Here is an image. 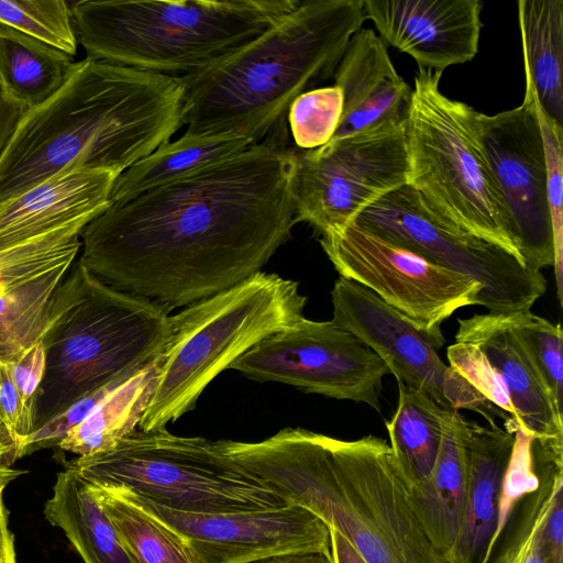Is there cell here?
<instances>
[{
	"instance_id": "6da1fadb",
	"label": "cell",
	"mask_w": 563,
	"mask_h": 563,
	"mask_svg": "<svg viewBox=\"0 0 563 563\" xmlns=\"http://www.w3.org/2000/svg\"><path fill=\"white\" fill-rule=\"evenodd\" d=\"M284 134L111 203L81 230L78 263L168 311L262 272L297 223Z\"/></svg>"
},
{
	"instance_id": "7a4b0ae2",
	"label": "cell",
	"mask_w": 563,
	"mask_h": 563,
	"mask_svg": "<svg viewBox=\"0 0 563 563\" xmlns=\"http://www.w3.org/2000/svg\"><path fill=\"white\" fill-rule=\"evenodd\" d=\"M184 117L179 76L86 57L26 112L0 155V205L66 169L120 175L167 143Z\"/></svg>"
},
{
	"instance_id": "3957f363",
	"label": "cell",
	"mask_w": 563,
	"mask_h": 563,
	"mask_svg": "<svg viewBox=\"0 0 563 563\" xmlns=\"http://www.w3.org/2000/svg\"><path fill=\"white\" fill-rule=\"evenodd\" d=\"M213 444L287 505L341 533L366 563H446L417 518L385 440L284 428L258 442Z\"/></svg>"
},
{
	"instance_id": "277c9868",
	"label": "cell",
	"mask_w": 563,
	"mask_h": 563,
	"mask_svg": "<svg viewBox=\"0 0 563 563\" xmlns=\"http://www.w3.org/2000/svg\"><path fill=\"white\" fill-rule=\"evenodd\" d=\"M364 0H306L263 34L179 76L186 132L240 133L261 142L285 126L290 103L334 76L365 21Z\"/></svg>"
},
{
	"instance_id": "5b68a950",
	"label": "cell",
	"mask_w": 563,
	"mask_h": 563,
	"mask_svg": "<svg viewBox=\"0 0 563 563\" xmlns=\"http://www.w3.org/2000/svg\"><path fill=\"white\" fill-rule=\"evenodd\" d=\"M169 318L166 308L107 286L77 261L49 303L33 432L81 397L154 362Z\"/></svg>"
},
{
	"instance_id": "8992f818",
	"label": "cell",
	"mask_w": 563,
	"mask_h": 563,
	"mask_svg": "<svg viewBox=\"0 0 563 563\" xmlns=\"http://www.w3.org/2000/svg\"><path fill=\"white\" fill-rule=\"evenodd\" d=\"M299 0L78 1L70 5L87 57L186 75L246 45Z\"/></svg>"
},
{
	"instance_id": "52a82bcc",
	"label": "cell",
	"mask_w": 563,
	"mask_h": 563,
	"mask_svg": "<svg viewBox=\"0 0 563 563\" xmlns=\"http://www.w3.org/2000/svg\"><path fill=\"white\" fill-rule=\"evenodd\" d=\"M299 284L258 272L169 318V334L139 429H165L191 411L206 387L265 338L303 317Z\"/></svg>"
},
{
	"instance_id": "ba28073f",
	"label": "cell",
	"mask_w": 563,
	"mask_h": 563,
	"mask_svg": "<svg viewBox=\"0 0 563 563\" xmlns=\"http://www.w3.org/2000/svg\"><path fill=\"white\" fill-rule=\"evenodd\" d=\"M441 76L427 68L415 76L405 122L408 184L445 228L476 235L522 261L485 154L481 112L443 95Z\"/></svg>"
},
{
	"instance_id": "9c48e42d",
	"label": "cell",
	"mask_w": 563,
	"mask_h": 563,
	"mask_svg": "<svg viewBox=\"0 0 563 563\" xmlns=\"http://www.w3.org/2000/svg\"><path fill=\"white\" fill-rule=\"evenodd\" d=\"M67 466L87 482L190 514L282 508L262 481L219 452L213 441L165 429H136L112 450L78 456Z\"/></svg>"
},
{
	"instance_id": "30bf717a",
	"label": "cell",
	"mask_w": 563,
	"mask_h": 563,
	"mask_svg": "<svg viewBox=\"0 0 563 563\" xmlns=\"http://www.w3.org/2000/svg\"><path fill=\"white\" fill-rule=\"evenodd\" d=\"M353 222L434 264L473 278L482 287L477 306L488 312L529 311L547 290L541 271L529 268L492 242L445 228L409 184L372 202Z\"/></svg>"
},
{
	"instance_id": "8fae6325",
	"label": "cell",
	"mask_w": 563,
	"mask_h": 563,
	"mask_svg": "<svg viewBox=\"0 0 563 563\" xmlns=\"http://www.w3.org/2000/svg\"><path fill=\"white\" fill-rule=\"evenodd\" d=\"M405 122L292 151L289 179L297 222L320 235L353 222L372 202L408 184Z\"/></svg>"
},
{
	"instance_id": "7c38bea8",
	"label": "cell",
	"mask_w": 563,
	"mask_h": 563,
	"mask_svg": "<svg viewBox=\"0 0 563 563\" xmlns=\"http://www.w3.org/2000/svg\"><path fill=\"white\" fill-rule=\"evenodd\" d=\"M319 243L341 277L366 287L419 330L444 339L442 322L477 306L481 285L351 222L320 234Z\"/></svg>"
},
{
	"instance_id": "4fadbf2b",
	"label": "cell",
	"mask_w": 563,
	"mask_h": 563,
	"mask_svg": "<svg viewBox=\"0 0 563 563\" xmlns=\"http://www.w3.org/2000/svg\"><path fill=\"white\" fill-rule=\"evenodd\" d=\"M250 379L276 382L305 393L366 404L380 411L384 361L365 343L330 321L305 316L236 360L231 367Z\"/></svg>"
},
{
	"instance_id": "5bb4252c",
	"label": "cell",
	"mask_w": 563,
	"mask_h": 563,
	"mask_svg": "<svg viewBox=\"0 0 563 563\" xmlns=\"http://www.w3.org/2000/svg\"><path fill=\"white\" fill-rule=\"evenodd\" d=\"M332 322L349 331L386 364L397 382L428 394L443 409H467L489 424L494 409L438 351L445 340L419 330L402 313L358 283L339 277L331 290Z\"/></svg>"
},
{
	"instance_id": "9a60e30c",
	"label": "cell",
	"mask_w": 563,
	"mask_h": 563,
	"mask_svg": "<svg viewBox=\"0 0 563 563\" xmlns=\"http://www.w3.org/2000/svg\"><path fill=\"white\" fill-rule=\"evenodd\" d=\"M481 136L519 254L531 269L554 266L548 174L534 93L526 79L520 106L479 114Z\"/></svg>"
},
{
	"instance_id": "2e32d148",
	"label": "cell",
	"mask_w": 563,
	"mask_h": 563,
	"mask_svg": "<svg viewBox=\"0 0 563 563\" xmlns=\"http://www.w3.org/2000/svg\"><path fill=\"white\" fill-rule=\"evenodd\" d=\"M113 490L178 533L199 563H247L297 552L331 555L329 527L298 505L265 510L190 514Z\"/></svg>"
},
{
	"instance_id": "e0dca14e",
	"label": "cell",
	"mask_w": 563,
	"mask_h": 563,
	"mask_svg": "<svg viewBox=\"0 0 563 563\" xmlns=\"http://www.w3.org/2000/svg\"><path fill=\"white\" fill-rule=\"evenodd\" d=\"M78 221L0 251V363L38 342L49 303L81 246Z\"/></svg>"
},
{
	"instance_id": "ac0fdd59",
	"label": "cell",
	"mask_w": 563,
	"mask_h": 563,
	"mask_svg": "<svg viewBox=\"0 0 563 563\" xmlns=\"http://www.w3.org/2000/svg\"><path fill=\"white\" fill-rule=\"evenodd\" d=\"M482 9L479 0H364L383 41L441 73L477 54Z\"/></svg>"
},
{
	"instance_id": "d6986e66",
	"label": "cell",
	"mask_w": 563,
	"mask_h": 563,
	"mask_svg": "<svg viewBox=\"0 0 563 563\" xmlns=\"http://www.w3.org/2000/svg\"><path fill=\"white\" fill-rule=\"evenodd\" d=\"M333 77L343 111L331 140L406 121L412 88L398 75L386 44L372 29L353 34Z\"/></svg>"
},
{
	"instance_id": "ffe728a7",
	"label": "cell",
	"mask_w": 563,
	"mask_h": 563,
	"mask_svg": "<svg viewBox=\"0 0 563 563\" xmlns=\"http://www.w3.org/2000/svg\"><path fill=\"white\" fill-rule=\"evenodd\" d=\"M119 175L106 169L60 172L0 205V251L103 212Z\"/></svg>"
},
{
	"instance_id": "44dd1931",
	"label": "cell",
	"mask_w": 563,
	"mask_h": 563,
	"mask_svg": "<svg viewBox=\"0 0 563 563\" xmlns=\"http://www.w3.org/2000/svg\"><path fill=\"white\" fill-rule=\"evenodd\" d=\"M455 342L478 347L506 385L515 421L538 438H562L563 416L517 338L511 313H481L457 319Z\"/></svg>"
},
{
	"instance_id": "7402d4cb",
	"label": "cell",
	"mask_w": 563,
	"mask_h": 563,
	"mask_svg": "<svg viewBox=\"0 0 563 563\" xmlns=\"http://www.w3.org/2000/svg\"><path fill=\"white\" fill-rule=\"evenodd\" d=\"M515 434L468 422V483L461 528L449 563H487L498 527L504 477Z\"/></svg>"
},
{
	"instance_id": "603a6c76",
	"label": "cell",
	"mask_w": 563,
	"mask_h": 563,
	"mask_svg": "<svg viewBox=\"0 0 563 563\" xmlns=\"http://www.w3.org/2000/svg\"><path fill=\"white\" fill-rule=\"evenodd\" d=\"M468 422L444 409L439 454L429 479L409 490L412 509L446 563L461 528L468 483Z\"/></svg>"
},
{
	"instance_id": "cb8c5ba5",
	"label": "cell",
	"mask_w": 563,
	"mask_h": 563,
	"mask_svg": "<svg viewBox=\"0 0 563 563\" xmlns=\"http://www.w3.org/2000/svg\"><path fill=\"white\" fill-rule=\"evenodd\" d=\"M44 516L84 563H133L92 487L73 467L57 474Z\"/></svg>"
},
{
	"instance_id": "d4e9b609",
	"label": "cell",
	"mask_w": 563,
	"mask_h": 563,
	"mask_svg": "<svg viewBox=\"0 0 563 563\" xmlns=\"http://www.w3.org/2000/svg\"><path fill=\"white\" fill-rule=\"evenodd\" d=\"M255 143L253 139L233 132H185L120 174L113 183L110 201L129 200L145 190L231 157Z\"/></svg>"
},
{
	"instance_id": "484cf974",
	"label": "cell",
	"mask_w": 563,
	"mask_h": 563,
	"mask_svg": "<svg viewBox=\"0 0 563 563\" xmlns=\"http://www.w3.org/2000/svg\"><path fill=\"white\" fill-rule=\"evenodd\" d=\"M517 5L526 79L542 110L563 125V1Z\"/></svg>"
},
{
	"instance_id": "4316f807",
	"label": "cell",
	"mask_w": 563,
	"mask_h": 563,
	"mask_svg": "<svg viewBox=\"0 0 563 563\" xmlns=\"http://www.w3.org/2000/svg\"><path fill=\"white\" fill-rule=\"evenodd\" d=\"M398 404L386 421L389 448L409 490L426 483L435 464L442 441L443 411L428 394L401 382Z\"/></svg>"
},
{
	"instance_id": "83f0119b",
	"label": "cell",
	"mask_w": 563,
	"mask_h": 563,
	"mask_svg": "<svg viewBox=\"0 0 563 563\" xmlns=\"http://www.w3.org/2000/svg\"><path fill=\"white\" fill-rule=\"evenodd\" d=\"M76 65L71 55L0 23V81L29 110L53 97Z\"/></svg>"
},
{
	"instance_id": "f1b7e54d",
	"label": "cell",
	"mask_w": 563,
	"mask_h": 563,
	"mask_svg": "<svg viewBox=\"0 0 563 563\" xmlns=\"http://www.w3.org/2000/svg\"><path fill=\"white\" fill-rule=\"evenodd\" d=\"M159 368V356L104 398L57 445L78 456L112 450L136 429L151 399Z\"/></svg>"
},
{
	"instance_id": "f546056e",
	"label": "cell",
	"mask_w": 563,
	"mask_h": 563,
	"mask_svg": "<svg viewBox=\"0 0 563 563\" xmlns=\"http://www.w3.org/2000/svg\"><path fill=\"white\" fill-rule=\"evenodd\" d=\"M90 486L133 563H199L180 536L169 527L115 490Z\"/></svg>"
},
{
	"instance_id": "4dcf8cb0",
	"label": "cell",
	"mask_w": 563,
	"mask_h": 563,
	"mask_svg": "<svg viewBox=\"0 0 563 563\" xmlns=\"http://www.w3.org/2000/svg\"><path fill=\"white\" fill-rule=\"evenodd\" d=\"M0 23L69 55L77 51L70 7L64 0H0Z\"/></svg>"
},
{
	"instance_id": "1f68e13d",
	"label": "cell",
	"mask_w": 563,
	"mask_h": 563,
	"mask_svg": "<svg viewBox=\"0 0 563 563\" xmlns=\"http://www.w3.org/2000/svg\"><path fill=\"white\" fill-rule=\"evenodd\" d=\"M514 331L563 416V334L560 323L529 311L511 313Z\"/></svg>"
},
{
	"instance_id": "d6a6232c",
	"label": "cell",
	"mask_w": 563,
	"mask_h": 563,
	"mask_svg": "<svg viewBox=\"0 0 563 563\" xmlns=\"http://www.w3.org/2000/svg\"><path fill=\"white\" fill-rule=\"evenodd\" d=\"M342 111V92L334 85L299 95L287 111L296 145L306 151L330 142L339 126Z\"/></svg>"
},
{
	"instance_id": "836d02e7",
	"label": "cell",
	"mask_w": 563,
	"mask_h": 563,
	"mask_svg": "<svg viewBox=\"0 0 563 563\" xmlns=\"http://www.w3.org/2000/svg\"><path fill=\"white\" fill-rule=\"evenodd\" d=\"M536 99V96H534ZM536 110L542 135L547 174L548 202L554 243V275L558 298L562 302L563 264V125L551 119L536 99Z\"/></svg>"
},
{
	"instance_id": "e575fe53",
	"label": "cell",
	"mask_w": 563,
	"mask_h": 563,
	"mask_svg": "<svg viewBox=\"0 0 563 563\" xmlns=\"http://www.w3.org/2000/svg\"><path fill=\"white\" fill-rule=\"evenodd\" d=\"M540 457L542 475L536 495L544 563H563V454L540 444Z\"/></svg>"
},
{
	"instance_id": "d590c367",
	"label": "cell",
	"mask_w": 563,
	"mask_h": 563,
	"mask_svg": "<svg viewBox=\"0 0 563 563\" xmlns=\"http://www.w3.org/2000/svg\"><path fill=\"white\" fill-rule=\"evenodd\" d=\"M446 356L451 367L461 374L487 401L505 413L511 423L517 424L509 391L478 347L464 342H455L448 347Z\"/></svg>"
},
{
	"instance_id": "8d00e7d4",
	"label": "cell",
	"mask_w": 563,
	"mask_h": 563,
	"mask_svg": "<svg viewBox=\"0 0 563 563\" xmlns=\"http://www.w3.org/2000/svg\"><path fill=\"white\" fill-rule=\"evenodd\" d=\"M496 563H544L537 495L528 499L522 519Z\"/></svg>"
},
{
	"instance_id": "74e56055",
	"label": "cell",
	"mask_w": 563,
	"mask_h": 563,
	"mask_svg": "<svg viewBox=\"0 0 563 563\" xmlns=\"http://www.w3.org/2000/svg\"><path fill=\"white\" fill-rule=\"evenodd\" d=\"M5 364L24 410L34 427L35 404L45 372V352L42 340L25 350L15 360Z\"/></svg>"
},
{
	"instance_id": "f35d334b",
	"label": "cell",
	"mask_w": 563,
	"mask_h": 563,
	"mask_svg": "<svg viewBox=\"0 0 563 563\" xmlns=\"http://www.w3.org/2000/svg\"><path fill=\"white\" fill-rule=\"evenodd\" d=\"M0 426L15 446V460L20 459L22 449L34 427L24 410L5 363H0Z\"/></svg>"
},
{
	"instance_id": "ab89813d",
	"label": "cell",
	"mask_w": 563,
	"mask_h": 563,
	"mask_svg": "<svg viewBox=\"0 0 563 563\" xmlns=\"http://www.w3.org/2000/svg\"><path fill=\"white\" fill-rule=\"evenodd\" d=\"M29 109L12 98L0 81V155Z\"/></svg>"
},
{
	"instance_id": "60d3db41",
	"label": "cell",
	"mask_w": 563,
	"mask_h": 563,
	"mask_svg": "<svg viewBox=\"0 0 563 563\" xmlns=\"http://www.w3.org/2000/svg\"><path fill=\"white\" fill-rule=\"evenodd\" d=\"M0 485V563H18L14 537L9 528V512L3 503V490Z\"/></svg>"
},
{
	"instance_id": "b9f144b4",
	"label": "cell",
	"mask_w": 563,
	"mask_h": 563,
	"mask_svg": "<svg viewBox=\"0 0 563 563\" xmlns=\"http://www.w3.org/2000/svg\"><path fill=\"white\" fill-rule=\"evenodd\" d=\"M329 529L332 563H366L341 533L332 528Z\"/></svg>"
},
{
	"instance_id": "7bdbcfd3",
	"label": "cell",
	"mask_w": 563,
	"mask_h": 563,
	"mask_svg": "<svg viewBox=\"0 0 563 563\" xmlns=\"http://www.w3.org/2000/svg\"><path fill=\"white\" fill-rule=\"evenodd\" d=\"M247 563H332L331 555L319 552H297L273 555Z\"/></svg>"
},
{
	"instance_id": "ee69618b",
	"label": "cell",
	"mask_w": 563,
	"mask_h": 563,
	"mask_svg": "<svg viewBox=\"0 0 563 563\" xmlns=\"http://www.w3.org/2000/svg\"><path fill=\"white\" fill-rule=\"evenodd\" d=\"M15 461V446L5 432L0 426V464L10 466Z\"/></svg>"
},
{
	"instance_id": "f6af8a7d",
	"label": "cell",
	"mask_w": 563,
	"mask_h": 563,
	"mask_svg": "<svg viewBox=\"0 0 563 563\" xmlns=\"http://www.w3.org/2000/svg\"><path fill=\"white\" fill-rule=\"evenodd\" d=\"M25 471L12 468L8 465L0 464V485L8 486L12 481L16 479Z\"/></svg>"
}]
</instances>
